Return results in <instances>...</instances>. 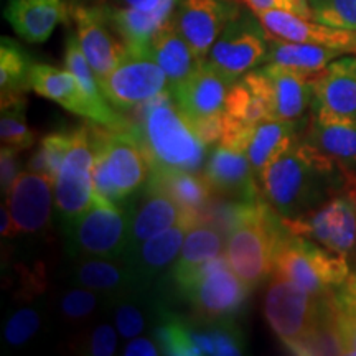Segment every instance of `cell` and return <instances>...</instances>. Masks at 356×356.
I'll list each match as a JSON object with an SVG mask.
<instances>
[{
    "instance_id": "f1b7e54d",
    "label": "cell",
    "mask_w": 356,
    "mask_h": 356,
    "mask_svg": "<svg viewBox=\"0 0 356 356\" xmlns=\"http://www.w3.org/2000/svg\"><path fill=\"white\" fill-rule=\"evenodd\" d=\"M226 238L220 229L210 222H198L188 229L184 246L178 252L177 259L167 270V279L173 287L180 289L188 282V279L213 257L225 252Z\"/></svg>"
},
{
    "instance_id": "277c9868",
    "label": "cell",
    "mask_w": 356,
    "mask_h": 356,
    "mask_svg": "<svg viewBox=\"0 0 356 356\" xmlns=\"http://www.w3.org/2000/svg\"><path fill=\"white\" fill-rule=\"evenodd\" d=\"M284 233L282 218L266 198H261L252 211L226 236V259L251 289L273 275L275 249Z\"/></svg>"
},
{
    "instance_id": "8992f818",
    "label": "cell",
    "mask_w": 356,
    "mask_h": 356,
    "mask_svg": "<svg viewBox=\"0 0 356 356\" xmlns=\"http://www.w3.org/2000/svg\"><path fill=\"white\" fill-rule=\"evenodd\" d=\"M264 317L282 345L297 355L327 317V299L273 274L264 296Z\"/></svg>"
},
{
    "instance_id": "7a4b0ae2",
    "label": "cell",
    "mask_w": 356,
    "mask_h": 356,
    "mask_svg": "<svg viewBox=\"0 0 356 356\" xmlns=\"http://www.w3.org/2000/svg\"><path fill=\"white\" fill-rule=\"evenodd\" d=\"M129 132L139 142L152 170L202 172L207 144L170 91L131 111Z\"/></svg>"
},
{
    "instance_id": "bcb514c9",
    "label": "cell",
    "mask_w": 356,
    "mask_h": 356,
    "mask_svg": "<svg viewBox=\"0 0 356 356\" xmlns=\"http://www.w3.org/2000/svg\"><path fill=\"white\" fill-rule=\"evenodd\" d=\"M0 231H2L3 238H15V236H19L7 203H3L2 210H0Z\"/></svg>"
},
{
    "instance_id": "e575fe53",
    "label": "cell",
    "mask_w": 356,
    "mask_h": 356,
    "mask_svg": "<svg viewBox=\"0 0 356 356\" xmlns=\"http://www.w3.org/2000/svg\"><path fill=\"white\" fill-rule=\"evenodd\" d=\"M56 314L65 327L79 330L108 314V299L92 289L71 284L58 293Z\"/></svg>"
},
{
    "instance_id": "6da1fadb",
    "label": "cell",
    "mask_w": 356,
    "mask_h": 356,
    "mask_svg": "<svg viewBox=\"0 0 356 356\" xmlns=\"http://www.w3.org/2000/svg\"><path fill=\"white\" fill-rule=\"evenodd\" d=\"M353 175L304 137L266 168L259 185L266 202L289 220L335 197Z\"/></svg>"
},
{
    "instance_id": "603a6c76",
    "label": "cell",
    "mask_w": 356,
    "mask_h": 356,
    "mask_svg": "<svg viewBox=\"0 0 356 356\" xmlns=\"http://www.w3.org/2000/svg\"><path fill=\"white\" fill-rule=\"evenodd\" d=\"M6 19L26 43H43L70 19V10L63 0H7Z\"/></svg>"
},
{
    "instance_id": "83f0119b",
    "label": "cell",
    "mask_w": 356,
    "mask_h": 356,
    "mask_svg": "<svg viewBox=\"0 0 356 356\" xmlns=\"http://www.w3.org/2000/svg\"><path fill=\"white\" fill-rule=\"evenodd\" d=\"M149 55L167 74L170 89L186 81L204 61L178 32L173 17L149 43Z\"/></svg>"
},
{
    "instance_id": "60d3db41",
    "label": "cell",
    "mask_w": 356,
    "mask_h": 356,
    "mask_svg": "<svg viewBox=\"0 0 356 356\" xmlns=\"http://www.w3.org/2000/svg\"><path fill=\"white\" fill-rule=\"evenodd\" d=\"M310 19L333 29L356 32V0H307Z\"/></svg>"
},
{
    "instance_id": "ee69618b",
    "label": "cell",
    "mask_w": 356,
    "mask_h": 356,
    "mask_svg": "<svg viewBox=\"0 0 356 356\" xmlns=\"http://www.w3.org/2000/svg\"><path fill=\"white\" fill-rule=\"evenodd\" d=\"M124 356H159L162 355L157 338L152 332L144 333V335L134 337L124 345L122 348Z\"/></svg>"
},
{
    "instance_id": "f546056e",
    "label": "cell",
    "mask_w": 356,
    "mask_h": 356,
    "mask_svg": "<svg viewBox=\"0 0 356 356\" xmlns=\"http://www.w3.org/2000/svg\"><path fill=\"white\" fill-rule=\"evenodd\" d=\"M150 289H139L108 300V314L124 340L152 332L165 307L149 296Z\"/></svg>"
},
{
    "instance_id": "ab89813d",
    "label": "cell",
    "mask_w": 356,
    "mask_h": 356,
    "mask_svg": "<svg viewBox=\"0 0 356 356\" xmlns=\"http://www.w3.org/2000/svg\"><path fill=\"white\" fill-rule=\"evenodd\" d=\"M71 137H73V131H55L47 134L43 139H40V144L26 163V168L55 181L65 155L70 149Z\"/></svg>"
},
{
    "instance_id": "ffe728a7",
    "label": "cell",
    "mask_w": 356,
    "mask_h": 356,
    "mask_svg": "<svg viewBox=\"0 0 356 356\" xmlns=\"http://www.w3.org/2000/svg\"><path fill=\"white\" fill-rule=\"evenodd\" d=\"M233 83L234 79L222 74L210 61L204 60L186 81L170 89V92L191 121H198L225 113L226 97Z\"/></svg>"
},
{
    "instance_id": "836d02e7",
    "label": "cell",
    "mask_w": 356,
    "mask_h": 356,
    "mask_svg": "<svg viewBox=\"0 0 356 356\" xmlns=\"http://www.w3.org/2000/svg\"><path fill=\"white\" fill-rule=\"evenodd\" d=\"M190 337L198 346L202 355L213 356H239L243 355L244 335L236 325L233 317L229 318H203L193 323L188 320Z\"/></svg>"
},
{
    "instance_id": "3957f363",
    "label": "cell",
    "mask_w": 356,
    "mask_h": 356,
    "mask_svg": "<svg viewBox=\"0 0 356 356\" xmlns=\"http://www.w3.org/2000/svg\"><path fill=\"white\" fill-rule=\"evenodd\" d=\"M91 129L95 193L113 204L127 208L147 185L152 167L129 131H114L96 122H91Z\"/></svg>"
},
{
    "instance_id": "9a60e30c",
    "label": "cell",
    "mask_w": 356,
    "mask_h": 356,
    "mask_svg": "<svg viewBox=\"0 0 356 356\" xmlns=\"http://www.w3.org/2000/svg\"><path fill=\"white\" fill-rule=\"evenodd\" d=\"M241 10V0H180L173 22L197 55L207 60L222 30Z\"/></svg>"
},
{
    "instance_id": "d4e9b609",
    "label": "cell",
    "mask_w": 356,
    "mask_h": 356,
    "mask_svg": "<svg viewBox=\"0 0 356 356\" xmlns=\"http://www.w3.org/2000/svg\"><path fill=\"white\" fill-rule=\"evenodd\" d=\"M299 122L297 121H269L257 122L248 127L239 137L236 149L248 155L257 178L279 155H282L293 142L299 139Z\"/></svg>"
},
{
    "instance_id": "44dd1931",
    "label": "cell",
    "mask_w": 356,
    "mask_h": 356,
    "mask_svg": "<svg viewBox=\"0 0 356 356\" xmlns=\"http://www.w3.org/2000/svg\"><path fill=\"white\" fill-rule=\"evenodd\" d=\"M314 113L356 118V56L337 58L314 76Z\"/></svg>"
},
{
    "instance_id": "ba28073f",
    "label": "cell",
    "mask_w": 356,
    "mask_h": 356,
    "mask_svg": "<svg viewBox=\"0 0 356 356\" xmlns=\"http://www.w3.org/2000/svg\"><path fill=\"white\" fill-rule=\"evenodd\" d=\"M252 289L234 273L225 252L200 267L177 293L203 318H229L246 305Z\"/></svg>"
},
{
    "instance_id": "8d00e7d4",
    "label": "cell",
    "mask_w": 356,
    "mask_h": 356,
    "mask_svg": "<svg viewBox=\"0 0 356 356\" xmlns=\"http://www.w3.org/2000/svg\"><path fill=\"white\" fill-rule=\"evenodd\" d=\"M33 61L15 40H0V95L2 101L25 96L32 89Z\"/></svg>"
},
{
    "instance_id": "4dcf8cb0",
    "label": "cell",
    "mask_w": 356,
    "mask_h": 356,
    "mask_svg": "<svg viewBox=\"0 0 356 356\" xmlns=\"http://www.w3.org/2000/svg\"><path fill=\"white\" fill-rule=\"evenodd\" d=\"M147 184L167 193L186 211L202 218L203 211L211 203L215 191L203 173L185 170H152Z\"/></svg>"
},
{
    "instance_id": "d590c367",
    "label": "cell",
    "mask_w": 356,
    "mask_h": 356,
    "mask_svg": "<svg viewBox=\"0 0 356 356\" xmlns=\"http://www.w3.org/2000/svg\"><path fill=\"white\" fill-rule=\"evenodd\" d=\"M341 355L356 356V274L325 296Z\"/></svg>"
},
{
    "instance_id": "ac0fdd59",
    "label": "cell",
    "mask_w": 356,
    "mask_h": 356,
    "mask_svg": "<svg viewBox=\"0 0 356 356\" xmlns=\"http://www.w3.org/2000/svg\"><path fill=\"white\" fill-rule=\"evenodd\" d=\"M203 175L218 197L243 202L262 198L254 168L248 155L236 147L218 144L204 163Z\"/></svg>"
},
{
    "instance_id": "cb8c5ba5",
    "label": "cell",
    "mask_w": 356,
    "mask_h": 356,
    "mask_svg": "<svg viewBox=\"0 0 356 356\" xmlns=\"http://www.w3.org/2000/svg\"><path fill=\"white\" fill-rule=\"evenodd\" d=\"M190 228H193V226H172V228L149 238L140 246L129 251L122 257L129 262L139 282L145 289L152 287L154 280L170 269L181 246H184L185 236Z\"/></svg>"
},
{
    "instance_id": "8fae6325",
    "label": "cell",
    "mask_w": 356,
    "mask_h": 356,
    "mask_svg": "<svg viewBox=\"0 0 356 356\" xmlns=\"http://www.w3.org/2000/svg\"><path fill=\"white\" fill-rule=\"evenodd\" d=\"M99 81L106 99L124 115L170 91L167 74L155 63L149 51L127 50L119 65Z\"/></svg>"
},
{
    "instance_id": "1f68e13d",
    "label": "cell",
    "mask_w": 356,
    "mask_h": 356,
    "mask_svg": "<svg viewBox=\"0 0 356 356\" xmlns=\"http://www.w3.org/2000/svg\"><path fill=\"white\" fill-rule=\"evenodd\" d=\"M20 300L22 304L7 315L2 327V341L8 350L29 348L47 333L50 309L44 297Z\"/></svg>"
},
{
    "instance_id": "52a82bcc",
    "label": "cell",
    "mask_w": 356,
    "mask_h": 356,
    "mask_svg": "<svg viewBox=\"0 0 356 356\" xmlns=\"http://www.w3.org/2000/svg\"><path fill=\"white\" fill-rule=\"evenodd\" d=\"M71 257L122 259L129 243V207L113 204L95 193L92 203L63 229Z\"/></svg>"
},
{
    "instance_id": "f6af8a7d",
    "label": "cell",
    "mask_w": 356,
    "mask_h": 356,
    "mask_svg": "<svg viewBox=\"0 0 356 356\" xmlns=\"http://www.w3.org/2000/svg\"><path fill=\"white\" fill-rule=\"evenodd\" d=\"M115 6L121 7H134L139 10H154L160 7H175L180 0H115Z\"/></svg>"
},
{
    "instance_id": "4316f807",
    "label": "cell",
    "mask_w": 356,
    "mask_h": 356,
    "mask_svg": "<svg viewBox=\"0 0 356 356\" xmlns=\"http://www.w3.org/2000/svg\"><path fill=\"white\" fill-rule=\"evenodd\" d=\"M305 139L346 170L356 173V118L314 113Z\"/></svg>"
},
{
    "instance_id": "484cf974",
    "label": "cell",
    "mask_w": 356,
    "mask_h": 356,
    "mask_svg": "<svg viewBox=\"0 0 356 356\" xmlns=\"http://www.w3.org/2000/svg\"><path fill=\"white\" fill-rule=\"evenodd\" d=\"M30 81H32V89L38 96L56 102L63 109L81 115L88 121L99 124V114L96 108L84 95L76 76L68 70H60L44 63H33Z\"/></svg>"
},
{
    "instance_id": "9c48e42d",
    "label": "cell",
    "mask_w": 356,
    "mask_h": 356,
    "mask_svg": "<svg viewBox=\"0 0 356 356\" xmlns=\"http://www.w3.org/2000/svg\"><path fill=\"white\" fill-rule=\"evenodd\" d=\"M282 222L289 233L348 256L356 246V173L335 197L302 216L282 218Z\"/></svg>"
},
{
    "instance_id": "5bb4252c",
    "label": "cell",
    "mask_w": 356,
    "mask_h": 356,
    "mask_svg": "<svg viewBox=\"0 0 356 356\" xmlns=\"http://www.w3.org/2000/svg\"><path fill=\"white\" fill-rule=\"evenodd\" d=\"M68 10L84 56L97 78H106L127 53V47L111 24L108 3L73 0L68 3Z\"/></svg>"
},
{
    "instance_id": "e0dca14e",
    "label": "cell",
    "mask_w": 356,
    "mask_h": 356,
    "mask_svg": "<svg viewBox=\"0 0 356 356\" xmlns=\"http://www.w3.org/2000/svg\"><path fill=\"white\" fill-rule=\"evenodd\" d=\"M19 234H47L55 211V181L35 172H22L7 195Z\"/></svg>"
},
{
    "instance_id": "30bf717a",
    "label": "cell",
    "mask_w": 356,
    "mask_h": 356,
    "mask_svg": "<svg viewBox=\"0 0 356 356\" xmlns=\"http://www.w3.org/2000/svg\"><path fill=\"white\" fill-rule=\"evenodd\" d=\"M92 165L95 144L89 121L73 129L70 149L55 180V218L60 221L61 231L68 228L92 203Z\"/></svg>"
},
{
    "instance_id": "74e56055",
    "label": "cell",
    "mask_w": 356,
    "mask_h": 356,
    "mask_svg": "<svg viewBox=\"0 0 356 356\" xmlns=\"http://www.w3.org/2000/svg\"><path fill=\"white\" fill-rule=\"evenodd\" d=\"M0 139H2V145L15 147L19 150L32 149L37 144L38 134L33 129H30L29 122H26L25 96L2 101Z\"/></svg>"
},
{
    "instance_id": "5b68a950",
    "label": "cell",
    "mask_w": 356,
    "mask_h": 356,
    "mask_svg": "<svg viewBox=\"0 0 356 356\" xmlns=\"http://www.w3.org/2000/svg\"><path fill=\"white\" fill-rule=\"evenodd\" d=\"M273 274L322 297L346 282L351 270L346 256L328 251L304 236L289 233L286 228L275 249Z\"/></svg>"
},
{
    "instance_id": "2e32d148",
    "label": "cell",
    "mask_w": 356,
    "mask_h": 356,
    "mask_svg": "<svg viewBox=\"0 0 356 356\" xmlns=\"http://www.w3.org/2000/svg\"><path fill=\"white\" fill-rule=\"evenodd\" d=\"M198 222H203L198 215L186 211L162 190L147 184L129 203V243L126 254L172 226H195Z\"/></svg>"
},
{
    "instance_id": "4fadbf2b",
    "label": "cell",
    "mask_w": 356,
    "mask_h": 356,
    "mask_svg": "<svg viewBox=\"0 0 356 356\" xmlns=\"http://www.w3.org/2000/svg\"><path fill=\"white\" fill-rule=\"evenodd\" d=\"M269 38L254 12L241 10L222 30L207 60L231 79H239L251 70L266 63Z\"/></svg>"
},
{
    "instance_id": "d6986e66",
    "label": "cell",
    "mask_w": 356,
    "mask_h": 356,
    "mask_svg": "<svg viewBox=\"0 0 356 356\" xmlns=\"http://www.w3.org/2000/svg\"><path fill=\"white\" fill-rule=\"evenodd\" d=\"M257 19L264 25L267 33L287 42L314 43L320 47L356 55V32L353 30L333 29V26L318 24L305 19L297 13L286 10H264L256 13Z\"/></svg>"
},
{
    "instance_id": "7c38bea8",
    "label": "cell",
    "mask_w": 356,
    "mask_h": 356,
    "mask_svg": "<svg viewBox=\"0 0 356 356\" xmlns=\"http://www.w3.org/2000/svg\"><path fill=\"white\" fill-rule=\"evenodd\" d=\"M264 101L274 121H299L314 104V76L275 63H264L243 76Z\"/></svg>"
},
{
    "instance_id": "7bdbcfd3",
    "label": "cell",
    "mask_w": 356,
    "mask_h": 356,
    "mask_svg": "<svg viewBox=\"0 0 356 356\" xmlns=\"http://www.w3.org/2000/svg\"><path fill=\"white\" fill-rule=\"evenodd\" d=\"M241 2L246 3L248 8H251L254 13L264 10H286L310 19L309 3L305 0H241Z\"/></svg>"
},
{
    "instance_id": "7dc6e473",
    "label": "cell",
    "mask_w": 356,
    "mask_h": 356,
    "mask_svg": "<svg viewBox=\"0 0 356 356\" xmlns=\"http://www.w3.org/2000/svg\"><path fill=\"white\" fill-rule=\"evenodd\" d=\"M305 2H307V0H305ZM307 3H309V2H307Z\"/></svg>"
},
{
    "instance_id": "7402d4cb",
    "label": "cell",
    "mask_w": 356,
    "mask_h": 356,
    "mask_svg": "<svg viewBox=\"0 0 356 356\" xmlns=\"http://www.w3.org/2000/svg\"><path fill=\"white\" fill-rule=\"evenodd\" d=\"M70 282L115 299L124 293L145 289L126 259L111 257H74L70 270Z\"/></svg>"
},
{
    "instance_id": "f35d334b",
    "label": "cell",
    "mask_w": 356,
    "mask_h": 356,
    "mask_svg": "<svg viewBox=\"0 0 356 356\" xmlns=\"http://www.w3.org/2000/svg\"><path fill=\"white\" fill-rule=\"evenodd\" d=\"M108 315V314H106ZM106 315L86 327L79 328L71 338L70 348L73 353L88 356H113L119 346V332L114 323L106 320Z\"/></svg>"
},
{
    "instance_id": "d6a6232c",
    "label": "cell",
    "mask_w": 356,
    "mask_h": 356,
    "mask_svg": "<svg viewBox=\"0 0 356 356\" xmlns=\"http://www.w3.org/2000/svg\"><path fill=\"white\" fill-rule=\"evenodd\" d=\"M340 56H343V53L333 48L314 43L287 42V40L275 38L270 35L266 63L287 66V68L315 76Z\"/></svg>"
},
{
    "instance_id": "b9f144b4",
    "label": "cell",
    "mask_w": 356,
    "mask_h": 356,
    "mask_svg": "<svg viewBox=\"0 0 356 356\" xmlns=\"http://www.w3.org/2000/svg\"><path fill=\"white\" fill-rule=\"evenodd\" d=\"M20 152L22 150L8 145H2V150H0V190H2L3 197H7L22 173Z\"/></svg>"
}]
</instances>
